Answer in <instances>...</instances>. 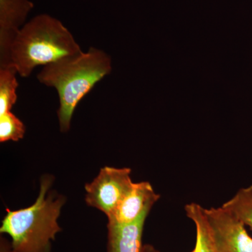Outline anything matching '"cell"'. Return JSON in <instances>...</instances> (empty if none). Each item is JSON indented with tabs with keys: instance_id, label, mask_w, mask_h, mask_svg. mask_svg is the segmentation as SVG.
Listing matches in <instances>:
<instances>
[{
	"instance_id": "6da1fadb",
	"label": "cell",
	"mask_w": 252,
	"mask_h": 252,
	"mask_svg": "<svg viewBox=\"0 0 252 252\" xmlns=\"http://www.w3.org/2000/svg\"><path fill=\"white\" fill-rule=\"evenodd\" d=\"M112 60L102 50L90 48L86 53L64 58L44 66L37 75L41 84L54 87L59 94L60 129H70L78 104L94 86L112 72Z\"/></svg>"
},
{
	"instance_id": "4fadbf2b",
	"label": "cell",
	"mask_w": 252,
	"mask_h": 252,
	"mask_svg": "<svg viewBox=\"0 0 252 252\" xmlns=\"http://www.w3.org/2000/svg\"><path fill=\"white\" fill-rule=\"evenodd\" d=\"M0 252H14L11 244L2 237L1 238V242H0Z\"/></svg>"
},
{
	"instance_id": "8992f818",
	"label": "cell",
	"mask_w": 252,
	"mask_h": 252,
	"mask_svg": "<svg viewBox=\"0 0 252 252\" xmlns=\"http://www.w3.org/2000/svg\"><path fill=\"white\" fill-rule=\"evenodd\" d=\"M33 8L30 0H0V67L7 64L11 44Z\"/></svg>"
},
{
	"instance_id": "9c48e42d",
	"label": "cell",
	"mask_w": 252,
	"mask_h": 252,
	"mask_svg": "<svg viewBox=\"0 0 252 252\" xmlns=\"http://www.w3.org/2000/svg\"><path fill=\"white\" fill-rule=\"evenodd\" d=\"M185 212L196 229V241L191 252H219L205 219L204 207L198 203H189L185 206Z\"/></svg>"
},
{
	"instance_id": "3957f363",
	"label": "cell",
	"mask_w": 252,
	"mask_h": 252,
	"mask_svg": "<svg viewBox=\"0 0 252 252\" xmlns=\"http://www.w3.org/2000/svg\"><path fill=\"white\" fill-rule=\"evenodd\" d=\"M52 182L51 176L43 177L39 196L31 207L6 210L0 233L11 237L13 252H51V241L61 230L58 219L65 203L64 197L50 190Z\"/></svg>"
},
{
	"instance_id": "5b68a950",
	"label": "cell",
	"mask_w": 252,
	"mask_h": 252,
	"mask_svg": "<svg viewBox=\"0 0 252 252\" xmlns=\"http://www.w3.org/2000/svg\"><path fill=\"white\" fill-rule=\"evenodd\" d=\"M219 252H252V238L238 217L223 206L204 208Z\"/></svg>"
},
{
	"instance_id": "52a82bcc",
	"label": "cell",
	"mask_w": 252,
	"mask_h": 252,
	"mask_svg": "<svg viewBox=\"0 0 252 252\" xmlns=\"http://www.w3.org/2000/svg\"><path fill=\"white\" fill-rule=\"evenodd\" d=\"M148 182L132 184L124 195L112 217L109 223L127 224L135 221L147 211H151L154 204L160 198Z\"/></svg>"
},
{
	"instance_id": "7a4b0ae2",
	"label": "cell",
	"mask_w": 252,
	"mask_h": 252,
	"mask_svg": "<svg viewBox=\"0 0 252 252\" xmlns=\"http://www.w3.org/2000/svg\"><path fill=\"white\" fill-rule=\"evenodd\" d=\"M81 52L72 33L59 20L40 14L18 32L10 48L6 67H14L18 74L26 78L38 66H46Z\"/></svg>"
},
{
	"instance_id": "8fae6325",
	"label": "cell",
	"mask_w": 252,
	"mask_h": 252,
	"mask_svg": "<svg viewBox=\"0 0 252 252\" xmlns=\"http://www.w3.org/2000/svg\"><path fill=\"white\" fill-rule=\"evenodd\" d=\"M252 230V185L240 189L222 205Z\"/></svg>"
},
{
	"instance_id": "30bf717a",
	"label": "cell",
	"mask_w": 252,
	"mask_h": 252,
	"mask_svg": "<svg viewBox=\"0 0 252 252\" xmlns=\"http://www.w3.org/2000/svg\"><path fill=\"white\" fill-rule=\"evenodd\" d=\"M14 67H0V115L11 112L17 101L16 91L19 84Z\"/></svg>"
},
{
	"instance_id": "5bb4252c",
	"label": "cell",
	"mask_w": 252,
	"mask_h": 252,
	"mask_svg": "<svg viewBox=\"0 0 252 252\" xmlns=\"http://www.w3.org/2000/svg\"><path fill=\"white\" fill-rule=\"evenodd\" d=\"M144 252H160L156 250L151 245H144Z\"/></svg>"
},
{
	"instance_id": "ba28073f",
	"label": "cell",
	"mask_w": 252,
	"mask_h": 252,
	"mask_svg": "<svg viewBox=\"0 0 252 252\" xmlns=\"http://www.w3.org/2000/svg\"><path fill=\"white\" fill-rule=\"evenodd\" d=\"M150 211L127 224L109 223L107 252H144L142 234L145 220Z\"/></svg>"
},
{
	"instance_id": "277c9868",
	"label": "cell",
	"mask_w": 252,
	"mask_h": 252,
	"mask_svg": "<svg viewBox=\"0 0 252 252\" xmlns=\"http://www.w3.org/2000/svg\"><path fill=\"white\" fill-rule=\"evenodd\" d=\"M130 174L128 167H102L94 181L85 186L87 205L110 218L133 184Z\"/></svg>"
},
{
	"instance_id": "7c38bea8",
	"label": "cell",
	"mask_w": 252,
	"mask_h": 252,
	"mask_svg": "<svg viewBox=\"0 0 252 252\" xmlns=\"http://www.w3.org/2000/svg\"><path fill=\"white\" fill-rule=\"evenodd\" d=\"M26 126L11 112L0 115V142L21 140L26 133Z\"/></svg>"
}]
</instances>
